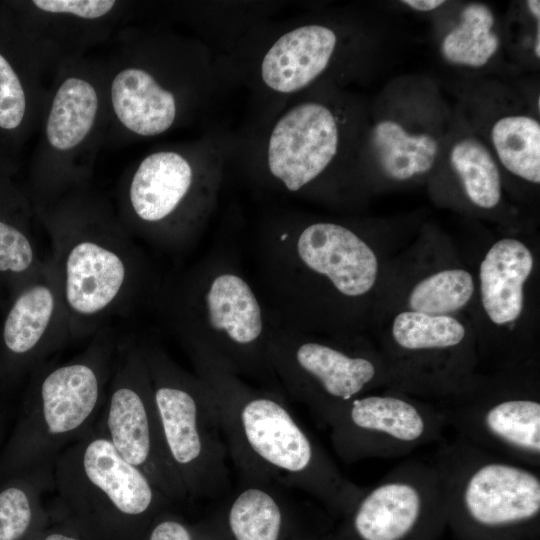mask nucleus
<instances>
[{
  "mask_svg": "<svg viewBox=\"0 0 540 540\" xmlns=\"http://www.w3.org/2000/svg\"><path fill=\"white\" fill-rule=\"evenodd\" d=\"M259 292L274 320L310 333L349 321L366 296L378 259L353 228L286 211L264 220L255 244Z\"/></svg>",
  "mask_w": 540,
  "mask_h": 540,
  "instance_id": "f257e3e1",
  "label": "nucleus"
},
{
  "mask_svg": "<svg viewBox=\"0 0 540 540\" xmlns=\"http://www.w3.org/2000/svg\"><path fill=\"white\" fill-rule=\"evenodd\" d=\"M36 216L50 241L48 260L71 340L91 338L112 317L153 301L160 282L114 204L91 183L65 193Z\"/></svg>",
  "mask_w": 540,
  "mask_h": 540,
  "instance_id": "f03ea898",
  "label": "nucleus"
},
{
  "mask_svg": "<svg viewBox=\"0 0 540 540\" xmlns=\"http://www.w3.org/2000/svg\"><path fill=\"white\" fill-rule=\"evenodd\" d=\"M185 349L212 395L242 484L297 489L352 511L365 489L341 473L293 416L284 395L252 386L203 347Z\"/></svg>",
  "mask_w": 540,
  "mask_h": 540,
  "instance_id": "7ed1b4c3",
  "label": "nucleus"
},
{
  "mask_svg": "<svg viewBox=\"0 0 540 540\" xmlns=\"http://www.w3.org/2000/svg\"><path fill=\"white\" fill-rule=\"evenodd\" d=\"M111 41V54L100 60L105 147L153 139L190 124L222 80V68L195 38L126 25Z\"/></svg>",
  "mask_w": 540,
  "mask_h": 540,
  "instance_id": "20e7f679",
  "label": "nucleus"
},
{
  "mask_svg": "<svg viewBox=\"0 0 540 540\" xmlns=\"http://www.w3.org/2000/svg\"><path fill=\"white\" fill-rule=\"evenodd\" d=\"M153 301L184 348L203 347L241 378L284 395L267 356L273 318L230 247L160 282Z\"/></svg>",
  "mask_w": 540,
  "mask_h": 540,
  "instance_id": "39448f33",
  "label": "nucleus"
},
{
  "mask_svg": "<svg viewBox=\"0 0 540 540\" xmlns=\"http://www.w3.org/2000/svg\"><path fill=\"white\" fill-rule=\"evenodd\" d=\"M229 152L227 141L203 137L145 154L117 186L114 207L123 227L161 250L190 248L217 207Z\"/></svg>",
  "mask_w": 540,
  "mask_h": 540,
  "instance_id": "423d86ee",
  "label": "nucleus"
},
{
  "mask_svg": "<svg viewBox=\"0 0 540 540\" xmlns=\"http://www.w3.org/2000/svg\"><path fill=\"white\" fill-rule=\"evenodd\" d=\"M117 340L107 325L72 359L44 363L29 374L18 419L0 454V481L53 463L62 450L95 426L105 402Z\"/></svg>",
  "mask_w": 540,
  "mask_h": 540,
  "instance_id": "0eeeda50",
  "label": "nucleus"
},
{
  "mask_svg": "<svg viewBox=\"0 0 540 540\" xmlns=\"http://www.w3.org/2000/svg\"><path fill=\"white\" fill-rule=\"evenodd\" d=\"M37 134L25 183L35 213L91 183L107 134L100 60L86 55L55 73Z\"/></svg>",
  "mask_w": 540,
  "mask_h": 540,
  "instance_id": "6e6552de",
  "label": "nucleus"
},
{
  "mask_svg": "<svg viewBox=\"0 0 540 540\" xmlns=\"http://www.w3.org/2000/svg\"><path fill=\"white\" fill-rule=\"evenodd\" d=\"M170 459L188 496L215 498L231 487L229 455L212 395L159 344L139 341Z\"/></svg>",
  "mask_w": 540,
  "mask_h": 540,
  "instance_id": "1a4fd4ad",
  "label": "nucleus"
},
{
  "mask_svg": "<svg viewBox=\"0 0 540 540\" xmlns=\"http://www.w3.org/2000/svg\"><path fill=\"white\" fill-rule=\"evenodd\" d=\"M340 146L335 112L320 100L297 95L270 108L247 145L244 167L261 187L305 196L314 192Z\"/></svg>",
  "mask_w": 540,
  "mask_h": 540,
  "instance_id": "9d476101",
  "label": "nucleus"
},
{
  "mask_svg": "<svg viewBox=\"0 0 540 540\" xmlns=\"http://www.w3.org/2000/svg\"><path fill=\"white\" fill-rule=\"evenodd\" d=\"M95 425L168 500L188 497L170 459L148 368L133 337L117 340L105 402Z\"/></svg>",
  "mask_w": 540,
  "mask_h": 540,
  "instance_id": "9b49d317",
  "label": "nucleus"
},
{
  "mask_svg": "<svg viewBox=\"0 0 540 540\" xmlns=\"http://www.w3.org/2000/svg\"><path fill=\"white\" fill-rule=\"evenodd\" d=\"M444 486L446 506L458 508L487 529L526 524L540 513V477L534 469L506 460L457 438L432 460Z\"/></svg>",
  "mask_w": 540,
  "mask_h": 540,
  "instance_id": "f8f14e48",
  "label": "nucleus"
},
{
  "mask_svg": "<svg viewBox=\"0 0 540 540\" xmlns=\"http://www.w3.org/2000/svg\"><path fill=\"white\" fill-rule=\"evenodd\" d=\"M52 474L61 501L98 521L139 520L168 500L96 425L56 456Z\"/></svg>",
  "mask_w": 540,
  "mask_h": 540,
  "instance_id": "ddd939ff",
  "label": "nucleus"
},
{
  "mask_svg": "<svg viewBox=\"0 0 540 540\" xmlns=\"http://www.w3.org/2000/svg\"><path fill=\"white\" fill-rule=\"evenodd\" d=\"M267 356L282 390L325 426L378 377V366L368 355L315 339L274 318Z\"/></svg>",
  "mask_w": 540,
  "mask_h": 540,
  "instance_id": "4468645a",
  "label": "nucleus"
},
{
  "mask_svg": "<svg viewBox=\"0 0 540 540\" xmlns=\"http://www.w3.org/2000/svg\"><path fill=\"white\" fill-rule=\"evenodd\" d=\"M19 36L50 82L65 64L111 41L132 16L120 0H6Z\"/></svg>",
  "mask_w": 540,
  "mask_h": 540,
  "instance_id": "2eb2a0df",
  "label": "nucleus"
},
{
  "mask_svg": "<svg viewBox=\"0 0 540 540\" xmlns=\"http://www.w3.org/2000/svg\"><path fill=\"white\" fill-rule=\"evenodd\" d=\"M338 457L346 463L395 458L440 442L445 420L436 407L397 395H362L327 426Z\"/></svg>",
  "mask_w": 540,
  "mask_h": 540,
  "instance_id": "dca6fc26",
  "label": "nucleus"
},
{
  "mask_svg": "<svg viewBox=\"0 0 540 540\" xmlns=\"http://www.w3.org/2000/svg\"><path fill=\"white\" fill-rule=\"evenodd\" d=\"M70 340L63 298L47 258L40 272L7 295L0 316V384L29 375Z\"/></svg>",
  "mask_w": 540,
  "mask_h": 540,
  "instance_id": "f3484780",
  "label": "nucleus"
},
{
  "mask_svg": "<svg viewBox=\"0 0 540 540\" xmlns=\"http://www.w3.org/2000/svg\"><path fill=\"white\" fill-rule=\"evenodd\" d=\"M446 505L441 475L433 462L410 459L364 491L352 509L361 540H405L428 509Z\"/></svg>",
  "mask_w": 540,
  "mask_h": 540,
  "instance_id": "a211bd4d",
  "label": "nucleus"
},
{
  "mask_svg": "<svg viewBox=\"0 0 540 540\" xmlns=\"http://www.w3.org/2000/svg\"><path fill=\"white\" fill-rule=\"evenodd\" d=\"M446 426L486 452L520 465H540V401L531 396H503L483 402L437 408Z\"/></svg>",
  "mask_w": 540,
  "mask_h": 540,
  "instance_id": "6ab92c4d",
  "label": "nucleus"
},
{
  "mask_svg": "<svg viewBox=\"0 0 540 540\" xmlns=\"http://www.w3.org/2000/svg\"><path fill=\"white\" fill-rule=\"evenodd\" d=\"M50 83L0 1V159L18 165L38 131Z\"/></svg>",
  "mask_w": 540,
  "mask_h": 540,
  "instance_id": "aec40b11",
  "label": "nucleus"
},
{
  "mask_svg": "<svg viewBox=\"0 0 540 540\" xmlns=\"http://www.w3.org/2000/svg\"><path fill=\"white\" fill-rule=\"evenodd\" d=\"M18 172V165L0 159V288L7 295L40 272L46 262L34 233L38 219Z\"/></svg>",
  "mask_w": 540,
  "mask_h": 540,
  "instance_id": "412c9836",
  "label": "nucleus"
},
{
  "mask_svg": "<svg viewBox=\"0 0 540 540\" xmlns=\"http://www.w3.org/2000/svg\"><path fill=\"white\" fill-rule=\"evenodd\" d=\"M533 256L519 240L497 241L480 264L483 308L490 320L503 325L515 321L523 308V285L533 269Z\"/></svg>",
  "mask_w": 540,
  "mask_h": 540,
  "instance_id": "4be33fe9",
  "label": "nucleus"
},
{
  "mask_svg": "<svg viewBox=\"0 0 540 540\" xmlns=\"http://www.w3.org/2000/svg\"><path fill=\"white\" fill-rule=\"evenodd\" d=\"M52 465L0 481V540H31L43 514L42 499L53 491Z\"/></svg>",
  "mask_w": 540,
  "mask_h": 540,
  "instance_id": "5701e85b",
  "label": "nucleus"
},
{
  "mask_svg": "<svg viewBox=\"0 0 540 540\" xmlns=\"http://www.w3.org/2000/svg\"><path fill=\"white\" fill-rule=\"evenodd\" d=\"M272 486L242 484L228 508L234 540H279L283 511Z\"/></svg>",
  "mask_w": 540,
  "mask_h": 540,
  "instance_id": "b1692460",
  "label": "nucleus"
},
{
  "mask_svg": "<svg viewBox=\"0 0 540 540\" xmlns=\"http://www.w3.org/2000/svg\"><path fill=\"white\" fill-rule=\"evenodd\" d=\"M492 142L502 165L514 175L540 183V124L529 116L499 119L491 131Z\"/></svg>",
  "mask_w": 540,
  "mask_h": 540,
  "instance_id": "393cba45",
  "label": "nucleus"
},
{
  "mask_svg": "<svg viewBox=\"0 0 540 540\" xmlns=\"http://www.w3.org/2000/svg\"><path fill=\"white\" fill-rule=\"evenodd\" d=\"M494 16L484 4L467 5L460 23L444 38L441 51L451 63L481 67L495 54L499 39L491 31Z\"/></svg>",
  "mask_w": 540,
  "mask_h": 540,
  "instance_id": "a878e982",
  "label": "nucleus"
},
{
  "mask_svg": "<svg viewBox=\"0 0 540 540\" xmlns=\"http://www.w3.org/2000/svg\"><path fill=\"white\" fill-rule=\"evenodd\" d=\"M464 326L449 315L417 311L399 313L392 325V338L403 351L424 353L456 348L464 340Z\"/></svg>",
  "mask_w": 540,
  "mask_h": 540,
  "instance_id": "bb28decb",
  "label": "nucleus"
},
{
  "mask_svg": "<svg viewBox=\"0 0 540 540\" xmlns=\"http://www.w3.org/2000/svg\"><path fill=\"white\" fill-rule=\"evenodd\" d=\"M450 162L475 205L491 209L499 203L500 174L493 157L481 142L472 138L457 142L451 150Z\"/></svg>",
  "mask_w": 540,
  "mask_h": 540,
  "instance_id": "cd10ccee",
  "label": "nucleus"
},
{
  "mask_svg": "<svg viewBox=\"0 0 540 540\" xmlns=\"http://www.w3.org/2000/svg\"><path fill=\"white\" fill-rule=\"evenodd\" d=\"M474 292V282L463 269L434 273L412 289L409 306L412 311L429 315H448L464 307Z\"/></svg>",
  "mask_w": 540,
  "mask_h": 540,
  "instance_id": "c85d7f7f",
  "label": "nucleus"
},
{
  "mask_svg": "<svg viewBox=\"0 0 540 540\" xmlns=\"http://www.w3.org/2000/svg\"><path fill=\"white\" fill-rule=\"evenodd\" d=\"M373 144H386L409 151H420L435 158L437 141L427 135H411L398 123L384 120L376 124L372 132Z\"/></svg>",
  "mask_w": 540,
  "mask_h": 540,
  "instance_id": "c756f323",
  "label": "nucleus"
},
{
  "mask_svg": "<svg viewBox=\"0 0 540 540\" xmlns=\"http://www.w3.org/2000/svg\"><path fill=\"white\" fill-rule=\"evenodd\" d=\"M148 540H192V537L181 522L175 519H164L153 527Z\"/></svg>",
  "mask_w": 540,
  "mask_h": 540,
  "instance_id": "7c9ffc66",
  "label": "nucleus"
},
{
  "mask_svg": "<svg viewBox=\"0 0 540 540\" xmlns=\"http://www.w3.org/2000/svg\"><path fill=\"white\" fill-rule=\"evenodd\" d=\"M402 3L418 11H431L445 3L443 0H405Z\"/></svg>",
  "mask_w": 540,
  "mask_h": 540,
  "instance_id": "2f4dec72",
  "label": "nucleus"
},
{
  "mask_svg": "<svg viewBox=\"0 0 540 540\" xmlns=\"http://www.w3.org/2000/svg\"><path fill=\"white\" fill-rule=\"evenodd\" d=\"M34 540H79L76 536H73L64 532H51L40 539Z\"/></svg>",
  "mask_w": 540,
  "mask_h": 540,
  "instance_id": "473e14b6",
  "label": "nucleus"
},
{
  "mask_svg": "<svg viewBox=\"0 0 540 540\" xmlns=\"http://www.w3.org/2000/svg\"><path fill=\"white\" fill-rule=\"evenodd\" d=\"M527 6L530 10V12L534 15V17L537 18V20L540 19V1L538 0H529L527 2Z\"/></svg>",
  "mask_w": 540,
  "mask_h": 540,
  "instance_id": "72a5a7b5",
  "label": "nucleus"
},
{
  "mask_svg": "<svg viewBox=\"0 0 540 540\" xmlns=\"http://www.w3.org/2000/svg\"><path fill=\"white\" fill-rule=\"evenodd\" d=\"M534 53L537 56V58L540 57V25L538 24L537 27V35H536V41L534 45Z\"/></svg>",
  "mask_w": 540,
  "mask_h": 540,
  "instance_id": "f704fd0d",
  "label": "nucleus"
},
{
  "mask_svg": "<svg viewBox=\"0 0 540 540\" xmlns=\"http://www.w3.org/2000/svg\"><path fill=\"white\" fill-rule=\"evenodd\" d=\"M2 421H3V414H2V407L0 404V436H1V430H2Z\"/></svg>",
  "mask_w": 540,
  "mask_h": 540,
  "instance_id": "c9c22d12",
  "label": "nucleus"
},
{
  "mask_svg": "<svg viewBox=\"0 0 540 540\" xmlns=\"http://www.w3.org/2000/svg\"><path fill=\"white\" fill-rule=\"evenodd\" d=\"M5 303H6V300L0 299V314L2 313Z\"/></svg>",
  "mask_w": 540,
  "mask_h": 540,
  "instance_id": "e433bc0d",
  "label": "nucleus"
},
{
  "mask_svg": "<svg viewBox=\"0 0 540 540\" xmlns=\"http://www.w3.org/2000/svg\"><path fill=\"white\" fill-rule=\"evenodd\" d=\"M4 291L0 288V299L6 300L7 297L3 295Z\"/></svg>",
  "mask_w": 540,
  "mask_h": 540,
  "instance_id": "4c0bfd02",
  "label": "nucleus"
}]
</instances>
